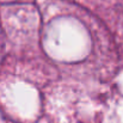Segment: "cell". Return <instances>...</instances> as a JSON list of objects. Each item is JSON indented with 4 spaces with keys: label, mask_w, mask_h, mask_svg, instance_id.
Instances as JSON below:
<instances>
[]
</instances>
